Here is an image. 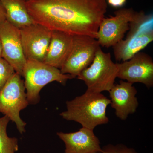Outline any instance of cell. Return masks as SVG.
<instances>
[{
	"label": "cell",
	"instance_id": "cell-8",
	"mask_svg": "<svg viewBox=\"0 0 153 153\" xmlns=\"http://www.w3.org/2000/svg\"><path fill=\"white\" fill-rule=\"evenodd\" d=\"M135 12L132 8L121 9L114 12V16L104 18L97 32V40L100 45L109 48L123 40L129 30V23Z\"/></svg>",
	"mask_w": 153,
	"mask_h": 153
},
{
	"label": "cell",
	"instance_id": "cell-23",
	"mask_svg": "<svg viewBox=\"0 0 153 153\" xmlns=\"http://www.w3.org/2000/svg\"><path fill=\"white\" fill-rule=\"evenodd\" d=\"M26 1H27V0H26Z\"/></svg>",
	"mask_w": 153,
	"mask_h": 153
},
{
	"label": "cell",
	"instance_id": "cell-11",
	"mask_svg": "<svg viewBox=\"0 0 153 153\" xmlns=\"http://www.w3.org/2000/svg\"><path fill=\"white\" fill-rule=\"evenodd\" d=\"M0 40L3 58L22 76L27 60L22 47L20 29L6 21L0 26Z\"/></svg>",
	"mask_w": 153,
	"mask_h": 153
},
{
	"label": "cell",
	"instance_id": "cell-9",
	"mask_svg": "<svg viewBox=\"0 0 153 153\" xmlns=\"http://www.w3.org/2000/svg\"><path fill=\"white\" fill-rule=\"evenodd\" d=\"M22 47L27 60L44 62L52 31L35 23L20 29Z\"/></svg>",
	"mask_w": 153,
	"mask_h": 153
},
{
	"label": "cell",
	"instance_id": "cell-20",
	"mask_svg": "<svg viewBox=\"0 0 153 153\" xmlns=\"http://www.w3.org/2000/svg\"><path fill=\"white\" fill-rule=\"evenodd\" d=\"M6 21L5 11L0 2V26Z\"/></svg>",
	"mask_w": 153,
	"mask_h": 153
},
{
	"label": "cell",
	"instance_id": "cell-14",
	"mask_svg": "<svg viewBox=\"0 0 153 153\" xmlns=\"http://www.w3.org/2000/svg\"><path fill=\"white\" fill-rule=\"evenodd\" d=\"M73 42V36L60 31H52L44 62L60 69L70 53Z\"/></svg>",
	"mask_w": 153,
	"mask_h": 153
},
{
	"label": "cell",
	"instance_id": "cell-4",
	"mask_svg": "<svg viewBox=\"0 0 153 153\" xmlns=\"http://www.w3.org/2000/svg\"><path fill=\"white\" fill-rule=\"evenodd\" d=\"M27 98L30 104H36L40 100V92L47 84L53 82L63 85L72 79L70 74H63L59 68L44 62L27 60L24 66L23 75Z\"/></svg>",
	"mask_w": 153,
	"mask_h": 153
},
{
	"label": "cell",
	"instance_id": "cell-2",
	"mask_svg": "<svg viewBox=\"0 0 153 153\" xmlns=\"http://www.w3.org/2000/svg\"><path fill=\"white\" fill-rule=\"evenodd\" d=\"M110 104V100L104 94L87 89L82 95L66 101V110L60 115L66 120L94 130L97 126L108 123L106 109Z\"/></svg>",
	"mask_w": 153,
	"mask_h": 153
},
{
	"label": "cell",
	"instance_id": "cell-24",
	"mask_svg": "<svg viewBox=\"0 0 153 153\" xmlns=\"http://www.w3.org/2000/svg\"></svg>",
	"mask_w": 153,
	"mask_h": 153
},
{
	"label": "cell",
	"instance_id": "cell-5",
	"mask_svg": "<svg viewBox=\"0 0 153 153\" xmlns=\"http://www.w3.org/2000/svg\"><path fill=\"white\" fill-rule=\"evenodd\" d=\"M118 71V63H114L110 53L103 52L100 47L92 63L76 77L84 81L88 90L102 93L113 87Z\"/></svg>",
	"mask_w": 153,
	"mask_h": 153
},
{
	"label": "cell",
	"instance_id": "cell-3",
	"mask_svg": "<svg viewBox=\"0 0 153 153\" xmlns=\"http://www.w3.org/2000/svg\"><path fill=\"white\" fill-rule=\"evenodd\" d=\"M128 31L126 39L113 47L117 61L129 60L153 41L152 14L146 15L143 11L135 12Z\"/></svg>",
	"mask_w": 153,
	"mask_h": 153
},
{
	"label": "cell",
	"instance_id": "cell-21",
	"mask_svg": "<svg viewBox=\"0 0 153 153\" xmlns=\"http://www.w3.org/2000/svg\"><path fill=\"white\" fill-rule=\"evenodd\" d=\"M2 57V49L1 43L0 40V57Z\"/></svg>",
	"mask_w": 153,
	"mask_h": 153
},
{
	"label": "cell",
	"instance_id": "cell-1",
	"mask_svg": "<svg viewBox=\"0 0 153 153\" xmlns=\"http://www.w3.org/2000/svg\"><path fill=\"white\" fill-rule=\"evenodd\" d=\"M33 21L51 31L97 39L106 13V0H27Z\"/></svg>",
	"mask_w": 153,
	"mask_h": 153
},
{
	"label": "cell",
	"instance_id": "cell-15",
	"mask_svg": "<svg viewBox=\"0 0 153 153\" xmlns=\"http://www.w3.org/2000/svg\"><path fill=\"white\" fill-rule=\"evenodd\" d=\"M5 11L6 21L19 29L35 23L28 13L26 0H0Z\"/></svg>",
	"mask_w": 153,
	"mask_h": 153
},
{
	"label": "cell",
	"instance_id": "cell-12",
	"mask_svg": "<svg viewBox=\"0 0 153 153\" xmlns=\"http://www.w3.org/2000/svg\"><path fill=\"white\" fill-rule=\"evenodd\" d=\"M111 105L121 120H125L130 114L134 113L139 106L136 96L137 91L133 84L121 80L108 91Z\"/></svg>",
	"mask_w": 153,
	"mask_h": 153
},
{
	"label": "cell",
	"instance_id": "cell-6",
	"mask_svg": "<svg viewBox=\"0 0 153 153\" xmlns=\"http://www.w3.org/2000/svg\"><path fill=\"white\" fill-rule=\"evenodd\" d=\"M24 81L15 72L0 92V113L16 124L21 134L25 132L26 123L20 113L29 105Z\"/></svg>",
	"mask_w": 153,
	"mask_h": 153
},
{
	"label": "cell",
	"instance_id": "cell-13",
	"mask_svg": "<svg viewBox=\"0 0 153 153\" xmlns=\"http://www.w3.org/2000/svg\"><path fill=\"white\" fill-rule=\"evenodd\" d=\"M57 135L65 145V153H97L102 149L94 130L82 127L71 133L59 132Z\"/></svg>",
	"mask_w": 153,
	"mask_h": 153
},
{
	"label": "cell",
	"instance_id": "cell-16",
	"mask_svg": "<svg viewBox=\"0 0 153 153\" xmlns=\"http://www.w3.org/2000/svg\"><path fill=\"white\" fill-rule=\"evenodd\" d=\"M10 120L6 116L0 117V153H15L19 150L18 140L10 137L7 127Z\"/></svg>",
	"mask_w": 153,
	"mask_h": 153
},
{
	"label": "cell",
	"instance_id": "cell-19",
	"mask_svg": "<svg viewBox=\"0 0 153 153\" xmlns=\"http://www.w3.org/2000/svg\"><path fill=\"white\" fill-rule=\"evenodd\" d=\"M126 0H108V4L114 7H119L124 5Z\"/></svg>",
	"mask_w": 153,
	"mask_h": 153
},
{
	"label": "cell",
	"instance_id": "cell-18",
	"mask_svg": "<svg viewBox=\"0 0 153 153\" xmlns=\"http://www.w3.org/2000/svg\"><path fill=\"white\" fill-rule=\"evenodd\" d=\"M100 153H138L134 149L128 147L123 144H109L102 148Z\"/></svg>",
	"mask_w": 153,
	"mask_h": 153
},
{
	"label": "cell",
	"instance_id": "cell-7",
	"mask_svg": "<svg viewBox=\"0 0 153 153\" xmlns=\"http://www.w3.org/2000/svg\"><path fill=\"white\" fill-rule=\"evenodd\" d=\"M100 47L97 40L90 36H73L71 51L60 71L76 78L92 63Z\"/></svg>",
	"mask_w": 153,
	"mask_h": 153
},
{
	"label": "cell",
	"instance_id": "cell-17",
	"mask_svg": "<svg viewBox=\"0 0 153 153\" xmlns=\"http://www.w3.org/2000/svg\"><path fill=\"white\" fill-rule=\"evenodd\" d=\"M15 72L13 68L2 57H0V92Z\"/></svg>",
	"mask_w": 153,
	"mask_h": 153
},
{
	"label": "cell",
	"instance_id": "cell-10",
	"mask_svg": "<svg viewBox=\"0 0 153 153\" xmlns=\"http://www.w3.org/2000/svg\"><path fill=\"white\" fill-rule=\"evenodd\" d=\"M118 63L117 77L133 84L140 82L149 88L153 86V60L144 52H139L129 60Z\"/></svg>",
	"mask_w": 153,
	"mask_h": 153
},
{
	"label": "cell",
	"instance_id": "cell-22",
	"mask_svg": "<svg viewBox=\"0 0 153 153\" xmlns=\"http://www.w3.org/2000/svg\"></svg>",
	"mask_w": 153,
	"mask_h": 153
}]
</instances>
